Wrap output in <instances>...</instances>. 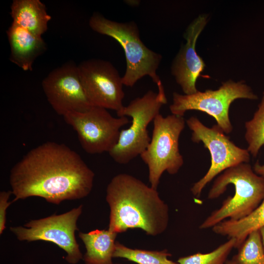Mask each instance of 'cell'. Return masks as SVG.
<instances>
[{
	"mask_svg": "<svg viewBox=\"0 0 264 264\" xmlns=\"http://www.w3.org/2000/svg\"><path fill=\"white\" fill-rule=\"evenodd\" d=\"M94 174L78 154L64 144L46 142L29 151L11 169L12 201L39 197L58 204L91 192Z\"/></svg>",
	"mask_w": 264,
	"mask_h": 264,
	"instance_id": "cell-1",
	"label": "cell"
},
{
	"mask_svg": "<svg viewBox=\"0 0 264 264\" xmlns=\"http://www.w3.org/2000/svg\"><path fill=\"white\" fill-rule=\"evenodd\" d=\"M110 207L109 230L117 234L138 228L147 234L163 233L169 222V208L155 189L127 174L114 176L107 188Z\"/></svg>",
	"mask_w": 264,
	"mask_h": 264,
	"instance_id": "cell-2",
	"label": "cell"
},
{
	"mask_svg": "<svg viewBox=\"0 0 264 264\" xmlns=\"http://www.w3.org/2000/svg\"><path fill=\"white\" fill-rule=\"evenodd\" d=\"M233 184L235 194L228 197L220 207L213 211L199 228H212L225 219H241L250 214L264 198V177L256 174L247 163H242L225 170L214 181L208 194L209 199H216Z\"/></svg>",
	"mask_w": 264,
	"mask_h": 264,
	"instance_id": "cell-3",
	"label": "cell"
},
{
	"mask_svg": "<svg viewBox=\"0 0 264 264\" xmlns=\"http://www.w3.org/2000/svg\"><path fill=\"white\" fill-rule=\"evenodd\" d=\"M88 24L92 30L114 39L122 47L126 60V71L122 77L124 86L132 87L139 80L147 75L156 84L158 92L165 94L162 83L156 73L162 56L144 44L134 22H119L94 12Z\"/></svg>",
	"mask_w": 264,
	"mask_h": 264,
	"instance_id": "cell-4",
	"label": "cell"
},
{
	"mask_svg": "<svg viewBox=\"0 0 264 264\" xmlns=\"http://www.w3.org/2000/svg\"><path fill=\"white\" fill-rule=\"evenodd\" d=\"M167 102L166 95L150 90L116 112L118 117L130 116L132 124L127 129L121 130L117 144L109 152L116 162L127 164L145 150L151 138L148 126Z\"/></svg>",
	"mask_w": 264,
	"mask_h": 264,
	"instance_id": "cell-5",
	"label": "cell"
},
{
	"mask_svg": "<svg viewBox=\"0 0 264 264\" xmlns=\"http://www.w3.org/2000/svg\"><path fill=\"white\" fill-rule=\"evenodd\" d=\"M154 128L151 141L140 154L149 169V180L155 189L162 174H176L183 164V158L179 150V138L185 127L183 116L160 113L153 121Z\"/></svg>",
	"mask_w": 264,
	"mask_h": 264,
	"instance_id": "cell-6",
	"label": "cell"
},
{
	"mask_svg": "<svg viewBox=\"0 0 264 264\" xmlns=\"http://www.w3.org/2000/svg\"><path fill=\"white\" fill-rule=\"evenodd\" d=\"M239 98L256 100L258 97L243 81L229 80L215 90L198 91L184 95L175 92L170 110L172 114L183 117L189 110L205 112L215 119L224 132L229 133L233 129L229 117V107L234 100Z\"/></svg>",
	"mask_w": 264,
	"mask_h": 264,
	"instance_id": "cell-7",
	"label": "cell"
},
{
	"mask_svg": "<svg viewBox=\"0 0 264 264\" xmlns=\"http://www.w3.org/2000/svg\"><path fill=\"white\" fill-rule=\"evenodd\" d=\"M65 121L77 132L80 143L90 154L109 153L117 144L120 129L130 121L126 116H112L107 109L92 106L85 111H70Z\"/></svg>",
	"mask_w": 264,
	"mask_h": 264,
	"instance_id": "cell-8",
	"label": "cell"
},
{
	"mask_svg": "<svg viewBox=\"0 0 264 264\" xmlns=\"http://www.w3.org/2000/svg\"><path fill=\"white\" fill-rule=\"evenodd\" d=\"M186 123L192 131V140L195 143L202 142L211 157L208 171L191 189L193 195L198 198L205 186L218 174L239 164L248 163L250 153L233 143L218 125L207 127L194 116L187 120Z\"/></svg>",
	"mask_w": 264,
	"mask_h": 264,
	"instance_id": "cell-9",
	"label": "cell"
},
{
	"mask_svg": "<svg viewBox=\"0 0 264 264\" xmlns=\"http://www.w3.org/2000/svg\"><path fill=\"white\" fill-rule=\"evenodd\" d=\"M82 205L60 215L32 220L24 227H11L10 230L20 241L38 240L53 242L65 251L66 260L75 264L82 258V254L75 237L78 230L77 221L82 212Z\"/></svg>",
	"mask_w": 264,
	"mask_h": 264,
	"instance_id": "cell-10",
	"label": "cell"
},
{
	"mask_svg": "<svg viewBox=\"0 0 264 264\" xmlns=\"http://www.w3.org/2000/svg\"><path fill=\"white\" fill-rule=\"evenodd\" d=\"M77 66L83 88L92 106L116 112L124 107L122 77L110 62L91 59Z\"/></svg>",
	"mask_w": 264,
	"mask_h": 264,
	"instance_id": "cell-11",
	"label": "cell"
},
{
	"mask_svg": "<svg viewBox=\"0 0 264 264\" xmlns=\"http://www.w3.org/2000/svg\"><path fill=\"white\" fill-rule=\"evenodd\" d=\"M42 86L48 102L59 115L85 111L92 107L83 88L78 66L73 61L50 71L43 79Z\"/></svg>",
	"mask_w": 264,
	"mask_h": 264,
	"instance_id": "cell-12",
	"label": "cell"
},
{
	"mask_svg": "<svg viewBox=\"0 0 264 264\" xmlns=\"http://www.w3.org/2000/svg\"><path fill=\"white\" fill-rule=\"evenodd\" d=\"M207 22V17L201 15L188 26L184 34L186 42L182 46L171 66V72L185 94L197 92L196 84L205 67L202 58L197 54V39Z\"/></svg>",
	"mask_w": 264,
	"mask_h": 264,
	"instance_id": "cell-13",
	"label": "cell"
},
{
	"mask_svg": "<svg viewBox=\"0 0 264 264\" xmlns=\"http://www.w3.org/2000/svg\"><path fill=\"white\" fill-rule=\"evenodd\" d=\"M6 33L10 47V61L24 71H32L35 60L46 49L42 37L13 22Z\"/></svg>",
	"mask_w": 264,
	"mask_h": 264,
	"instance_id": "cell-14",
	"label": "cell"
},
{
	"mask_svg": "<svg viewBox=\"0 0 264 264\" xmlns=\"http://www.w3.org/2000/svg\"><path fill=\"white\" fill-rule=\"evenodd\" d=\"M10 9L13 23L38 37L47 31L51 17L40 0H14Z\"/></svg>",
	"mask_w": 264,
	"mask_h": 264,
	"instance_id": "cell-15",
	"label": "cell"
},
{
	"mask_svg": "<svg viewBox=\"0 0 264 264\" xmlns=\"http://www.w3.org/2000/svg\"><path fill=\"white\" fill-rule=\"evenodd\" d=\"M117 233L108 230L96 229L88 233H79L87 251L84 259L86 264H113Z\"/></svg>",
	"mask_w": 264,
	"mask_h": 264,
	"instance_id": "cell-16",
	"label": "cell"
},
{
	"mask_svg": "<svg viewBox=\"0 0 264 264\" xmlns=\"http://www.w3.org/2000/svg\"><path fill=\"white\" fill-rule=\"evenodd\" d=\"M264 226V198L261 204L247 216L238 220H224L212 228L216 234L236 240L238 249L249 234Z\"/></svg>",
	"mask_w": 264,
	"mask_h": 264,
	"instance_id": "cell-17",
	"label": "cell"
},
{
	"mask_svg": "<svg viewBox=\"0 0 264 264\" xmlns=\"http://www.w3.org/2000/svg\"><path fill=\"white\" fill-rule=\"evenodd\" d=\"M227 264H264V251L259 230L251 232Z\"/></svg>",
	"mask_w": 264,
	"mask_h": 264,
	"instance_id": "cell-18",
	"label": "cell"
},
{
	"mask_svg": "<svg viewBox=\"0 0 264 264\" xmlns=\"http://www.w3.org/2000/svg\"><path fill=\"white\" fill-rule=\"evenodd\" d=\"M171 256L166 250L159 251L132 249L117 242L113 258H125L138 264H179L168 258Z\"/></svg>",
	"mask_w": 264,
	"mask_h": 264,
	"instance_id": "cell-19",
	"label": "cell"
},
{
	"mask_svg": "<svg viewBox=\"0 0 264 264\" xmlns=\"http://www.w3.org/2000/svg\"><path fill=\"white\" fill-rule=\"evenodd\" d=\"M245 138L248 143L247 150L256 157L264 146V91L253 118L245 124Z\"/></svg>",
	"mask_w": 264,
	"mask_h": 264,
	"instance_id": "cell-20",
	"label": "cell"
},
{
	"mask_svg": "<svg viewBox=\"0 0 264 264\" xmlns=\"http://www.w3.org/2000/svg\"><path fill=\"white\" fill-rule=\"evenodd\" d=\"M235 244L236 240L230 238L210 252L198 253L181 257L177 262L179 264H225L227 257L232 249L235 248Z\"/></svg>",
	"mask_w": 264,
	"mask_h": 264,
	"instance_id": "cell-21",
	"label": "cell"
},
{
	"mask_svg": "<svg viewBox=\"0 0 264 264\" xmlns=\"http://www.w3.org/2000/svg\"><path fill=\"white\" fill-rule=\"evenodd\" d=\"M12 191H1L0 193V234H1L5 228L6 210L12 202H8Z\"/></svg>",
	"mask_w": 264,
	"mask_h": 264,
	"instance_id": "cell-22",
	"label": "cell"
},
{
	"mask_svg": "<svg viewBox=\"0 0 264 264\" xmlns=\"http://www.w3.org/2000/svg\"><path fill=\"white\" fill-rule=\"evenodd\" d=\"M253 171L258 175L264 177V165H261L257 160L253 167Z\"/></svg>",
	"mask_w": 264,
	"mask_h": 264,
	"instance_id": "cell-23",
	"label": "cell"
},
{
	"mask_svg": "<svg viewBox=\"0 0 264 264\" xmlns=\"http://www.w3.org/2000/svg\"><path fill=\"white\" fill-rule=\"evenodd\" d=\"M259 230H260L261 238H262V243H263V245L264 251V226L261 228L259 229Z\"/></svg>",
	"mask_w": 264,
	"mask_h": 264,
	"instance_id": "cell-24",
	"label": "cell"
},
{
	"mask_svg": "<svg viewBox=\"0 0 264 264\" xmlns=\"http://www.w3.org/2000/svg\"></svg>",
	"mask_w": 264,
	"mask_h": 264,
	"instance_id": "cell-25",
	"label": "cell"
}]
</instances>
